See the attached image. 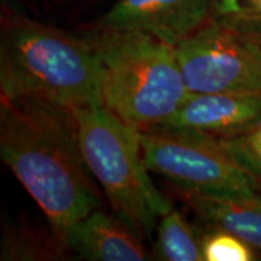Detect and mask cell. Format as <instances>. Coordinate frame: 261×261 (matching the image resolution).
Here are the masks:
<instances>
[{
	"mask_svg": "<svg viewBox=\"0 0 261 261\" xmlns=\"http://www.w3.org/2000/svg\"><path fill=\"white\" fill-rule=\"evenodd\" d=\"M0 155L64 247L71 225L102 207L81 151L74 109L42 98L2 99Z\"/></svg>",
	"mask_w": 261,
	"mask_h": 261,
	"instance_id": "cell-1",
	"label": "cell"
},
{
	"mask_svg": "<svg viewBox=\"0 0 261 261\" xmlns=\"http://www.w3.org/2000/svg\"><path fill=\"white\" fill-rule=\"evenodd\" d=\"M2 99L42 98L60 106H103L99 62L87 37L12 16L0 45Z\"/></svg>",
	"mask_w": 261,
	"mask_h": 261,
	"instance_id": "cell-2",
	"label": "cell"
},
{
	"mask_svg": "<svg viewBox=\"0 0 261 261\" xmlns=\"http://www.w3.org/2000/svg\"><path fill=\"white\" fill-rule=\"evenodd\" d=\"M99 62L103 106L139 130L166 126L188 97L174 46L136 31L87 35Z\"/></svg>",
	"mask_w": 261,
	"mask_h": 261,
	"instance_id": "cell-3",
	"label": "cell"
},
{
	"mask_svg": "<svg viewBox=\"0 0 261 261\" xmlns=\"http://www.w3.org/2000/svg\"><path fill=\"white\" fill-rule=\"evenodd\" d=\"M74 114L85 162L114 214L142 240H151L173 205L150 179L139 129L104 106L77 108Z\"/></svg>",
	"mask_w": 261,
	"mask_h": 261,
	"instance_id": "cell-4",
	"label": "cell"
},
{
	"mask_svg": "<svg viewBox=\"0 0 261 261\" xmlns=\"http://www.w3.org/2000/svg\"><path fill=\"white\" fill-rule=\"evenodd\" d=\"M139 135L149 171L165 177L181 192L218 197L261 192L215 139L167 128L139 130Z\"/></svg>",
	"mask_w": 261,
	"mask_h": 261,
	"instance_id": "cell-5",
	"label": "cell"
},
{
	"mask_svg": "<svg viewBox=\"0 0 261 261\" xmlns=\"http://www.w3.org/2000/svg\"><path fill=\"white\" fill-rule=\"evenodd\" d=\"M174 50L189 93L261 92V50L231 28L210 19Z\"/></svg>",
	"mask_w": 261,
	"mask_h": 261,
	"instance_id": "cell-6",
	"label": "cell"
},
{
	"mask_svg": "<svg viewBox=\"0 0 261 261\" xmlns=\"http://www.w3.org/2000/svg\"><path fill=\"white\" fill-rule=\"evenodd\" d=\"M210 17L211 0H119L100 17L98 27L143 32L177 46Z\"/></svg>",
	"mask_w": 261,
	"mask_h": 261,
	"instance_id": "cell-7",
	"label": "cell"
},
{
	"mask_svg": "<svg viewBox=\"0 0 261 261\" xmlns=\"http://www.w3.org/2000/svg\"><path fill=\"white\" fill-rule=\"evenodd\" d=\"M259 123L261 92L189 93L171 121L161 128L223 139L242 135Z\"/></svg>",
	"mask_w": 261,
	"mask_h": 261,
	"instance_id": "cell-8",
	"label": "cell"
},
{
	"mask_svg": "<svg viewBox=\"0 0 261 261\" xmlns=\"http://www.w3.org/2000/svg\"><path fill=\"white\" fill-rule=\"evenodd\" d=\"M64 244L81 259L91 261H143L149 259L136 232L116 215L96 210L71 225Z\"/></svg>",
	"mask_w": 261,
	"mask_h": 261,
	"instance_id": "cell-9",
	"label": "cell"
},
{
	"mask_svg": "<svg viewBox=\"0 0 261 261\" xmlns=\"http://www.w3.org/2000/svg\"><path fill=\"white\" fill-rule=\"evenodd\" d=\"M181 195L205 226L223 228L261 253V192L236 197Z\"/></svg>",
	"mask_w": 261,
	"mask_h": 261,
	"instance_id": "cell-10",
	"label": "cell"
},
{
	"mask_svg": "<svg viewBox=\"0 0 261 261\" xmlns=\"http://www.w3.org/2000/svg\"><path fill=\"white\" fill-rule=\"evenodd\" d=\"M152 252L161 261H203L202 232L172 208L159 220Z\"/></svg>",
	"mask_w": 261,
	"mask_h": 261,
	"instance_id": "cell-11",
	"label": "cell"
},
{
	"mask_svg": "<svg viewBox=\"0 0 261 261\" xmlns=\"http://www.w3.org/2000/svg\"><path fill=\"white\" fill-rule=\"evenodd\" d=\"M215 140L234 165L261 188V123L242 135Z\"/></svg>",
	"mask_w": 261,
	"mask_h": 261,
	"instance_id": "cell-12",
	"label": "cell"
},
{
	"mask_svg": "<svg viewBox=\"0 0 261 261\" xmlns=\"http://www.w3.org/2000/svg\"><path fill=\"white\" fill-rule=\"evenodd\" d=\"M208 227L202 232L203 261H253L256 250L234 234L223 228Z\"/></svg>",
	"mask_w": 261,
	"mask_h": 261,
	"instance_id": "cell-13",
	"label": "cell"
},
{
	"mask_svg": "<svg viewBox=\"0 0 261 261\" xmlns=\"http://www.w3.org/2000/svg\"><path fill=\"white\" fill-rule=\"evenodd\" d=\"M211 21L241 32L261 23V0H211Z\"/></svg>",
	"mask_w": 261,
	"mask_h": 261,
	"instance_id": "cell-14",
	"label": "cell"
},
{
	"mask_svg": "<svg viewBox=\"0 0 261 261\" xmlns=\"http://www.w3.org/2000/svg\"><path fill=\"white\" fill-rule=\"evenodd\" d=\"M57 249V248H56ZM25 232L22 227L4 228L2 242V260H42L60 255V252Z\"/></svg>",
	"mask_w": 261,
	"mask_h": 261,
	"instance_id": "cell-15",
	"label": "cell"
},
{
	"mask_svg": "<svg viewBox=\"0 0 261 261\" xmlns=\"http://www.w3.org/2000/svg\"><path fill=\"white\" fill-rule=\"evenodd\" d=\"M237 33H240V34H242L246 38L249 39L250 41H253L261 50V23L252 25V27H248L246 29H243V31Z\"/></svg>",
	"mask_w": 261,
	"mask_h": 261,
	"instance_id": "cell-16",
	"label": "cell"
}]
</instances>
